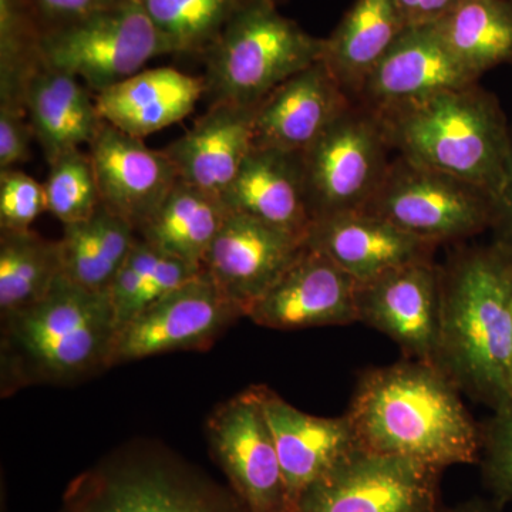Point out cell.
Instances as JSON below:
<instances>
[{
	"instance_id": "22",
	"label": "cell",
	"mask_w": 512,
	"mask_h": 512,
	"mask_svg": "<svg viewBox=\"0 0 512 512\" xmlns=\"http://www.w3.org/2000/svg\"><path fill=\"white\" fill-rule=\"evenodd\" d=\"M222 200L231 212L308 238L312 217L301 154L254 146Z\"/></svg>"
},
{
	"instance_id": "9",
	"label": "cell",
	"mask_w": 512,
	"mask_h": 512,
	"mask_svg": "<svg viewBox=\"0 0 512 512\" xmlns=\"http://www.w3.org/2000/svg\"><path fill=\"white\" fill-rule=\"evenodd\" d=\"M390 153L375 111L353 101L301 154L312 222L365 210L392 163Z\"/></svg>"
},
{
	"instance_id": "37",
	"label": "cell",
	"mask_w": 512,
	"mask_h": 512,
	"mask_svg": "<svg viewBox=\"0 0 512 512\" xmlns=\"http://www.w3.org/2000/svg\"><path fill=\"white\" fill-rule=\"evenodd\" d=\"M43 30L113 8L123 0H28Z\"/></svg>"
},
{
	"instance_id": "11",
	"label": "cell",
	"mask_w": 512,
	"mask_h": 512,
	"mask_svg": "<svg viewBox=\"0 0 512 512\" xmlns=\"http://www.w3.org/2000/svg\"><path fill=\"white\" fill-rule=\"evenodd\" d=\"M241 318L244 311L202 269L117 330L111 366L180 350L210 349Z\"/></svg>"
},
{
	"instance_id": "34",
	"label": "cell",
	"mask_w": 512,
	"mask_h": 512,
	"mask_svg": "<svg viewBox=\"0 0 512 512\" xmlns=\"http://www.w3.org/2000/svg\"><path fill=\"white\" fill-rule=\"evenodd\" d=\"M47 211L45 184L18 168L0 170V229L29 231Z\"/></svg>"
},
{
	"instance_id": "33",
	"label": "cell",
	"mask_w": 512,
	"mask_h": 512,
	"mask_svg": "<svg viewBox=\"0 0 512 512\" xmlns=\"http://www.w3.org/2000/svg\"><path fill=\"white\" fill-rule=\"evenodd\" d=\"M480 466L485 487L501 505L512 504V406L481 424Z\"/></svg>"
},
{
	"instance_id": "28",
	"label": "cell",
	"mask_w": 512,
	"mask_h": 512,
	"mask_svg": "<svg viewBox=\"0 0 512 512\" xmlns=\"http://www.w3.org/2000/svg\"><path fill=\"white\" fill-rule=\"evenodd\" d=\"M434 26L458 62L477 79L512 63L511 0H460Z\"/></svg>"
},
{
	"instance_id": "35",
	"label": "cell",
	"mask_w": 512,
	"mask_h": 512,
	"mask_svg": "<svg viewBox=\"0 0 512 512\" xmlns=\"http://www.w3.org/2000/svg\"><path fill=\"white\" fill-rule=\"evenodd\" d=\"M161 254L144 239L138 238L109 289L117 330L133 319L138 296L146 285L148 276L156 269Z\"/></svg>"
},
{
	"instance_id": "16",
	"label": "cell",
	"mask_w": 512,
	"mask_h": 512,
	"mask_svg": "<svg viewBox=\"0 0 512 512\" xmlns=\"http://www.w3.org/2000/svg\"><path fill=\"white\" fill-rule=\"evenodd\" d=\"M89 154L101 205L137 232L178 183L177 170L164 150L148 148L143 138L128 136L107 123L90 144Z\"/></svg>"
},
{
	"instance_id": "30",
	"label": "cell",
	"mask_w": 512,
	"mask_h": 512,
	"mask_svg": "<svg viewBox=\"0 0 512 512\" xmlns=\"http://www.w3.org/2000/svg\"><path fill=\"white\" fill-rule=\"evenodd\" d=\"M171 55H200L248 0H137Z\"/></svg>"
},
{
	"instance_id": "32",
	"label": "cell",
	"mask_w": 512,
	"mask_h": 512,
	"mask_svg": "<svg viewBox=\"0 0 512 512\" xmlns=\"http://www.w3.org/2000/svg\"><path fill=\"white\" fill-rule=\"evenodd\" d=\"M45 183L47 211L63 225L92 218L101 207L92 157L82 150L67 151L50 161Z\"/></svg>"
},
{
	"instance_id": "23",
	"label": "cell",
	"mask_w": 512,
	"mask_h": 512,
	"mask_svg": "<svg viewBox=\"0 0 512 512\" xmlns=\"http://www.w3.org/2000/svg\"><path fill=\"white\" fill-rule=\"evenodd\" d=\"M204 94L202 77L158 67L141 70L94 100L104 123L128 136L146 138L190 116Z\"/></svg>"
},
{
	"instance_id": "43",
	"label": "cell",
	"mask_w": 512,
	"mask_h": 512,
	"mask_svg": "<svg viewBox=\"0 0 512 512\" xmlns=\"http://www.w3.org/2000/svg\"><path fill=\"white\" fill-rule=\"evenodd\" d=\"M511 2H512V0H511Z\"/></svg>"
},
{
	"instance_id": "2",
	"label": "cell",
	"mask_w": 512,
	"mask_h": 512,
	"mask_svg": "<svg viewBox=\"0 0 512 512\" xmlns=\"http://www.w3.org/2000/svg\"><path fill=\"white\" fill-rule=\"evenodd\" d=\"M440 278L436 366L493 412L512 406V255L494 241L463 248Z\"/></svg>"
},
{
	"instance_id": "25",
	"label": "cell",
	"mask_w": 512,
	"mask_h": 512,
	"mask_svg": "<svg viewBox=\"0 0 512 512\" xmlns=\"http://www.w3.org/2000/svg\"><path fill=\"white\" fill-rule=\"evenodd\" d=\"M406 29L396 0H356L325 39L322 62L353 101Z\"/></svg>"
},
{
	"instance_id": "19",
	"label": "cell",
	"mask_w": 512,
	"mask_h": 512,
	"mask_svg": "<svg viewBox=\"0 0 512 512\" xmlns=\"http://www.w3.org/2000/svg\"><path fill=\"white\" fill-rule=\"evenodd\" d=\"M477 82L448 49L436 26H417L404 29L397 37L357 101L369 109H380Z\"/></svg>"
},
{
	"instance_id": "29",
	"label": "cell",
	"mask_w": 512,
	"mask_h": 512,
	"mask_svg": "<svg viewBox=\"0 0 512 512\" xmlns=\"http://www.w3.org/2000/svg\"><path fill=\"white\" fill-rule=\"evenodd\" d=\"M63 275L59 241L29 231L0 235V318L42 301Z\"/></svg>"
},
{
	"instance_id": "4",
	"label": "cell",
	"mask_w": 512,
	"mask_h": 512,
	"mask_svg": "<svg viewBox=\"0 0 512 512\" xmlns=\"http://www.w3.org/2000/svg\"><path fill=\"white\" fill-rule=\"evenodd\" d=\"M372 110L396 156L477 185L493 198L500 191L512 137L500 104L478 84Z\"/></svg>"
},
{
	"instance_id": "40",
	"label": "cell",
	"mask_w": 512,
	"mask_h": 512,
	"mask_svg": "<svg viewBox=\"0 0 512 512\" xmlns=\"http://www.w3.org/2000/svg\"><path fill=\"white\" fill-rule=\"evenodd\" d=\"M503 505L495 501L485 500V498H471V500L463 501V503L454 505V507L440 510V512H501Z\"/></svg>"
},
{
	"instance_id": "20",
	"label": "cell",
	"mask_w": 512,
	"mask_h": 512,
	"mask_svg": "<svg viewBox=\"0 0 512 512\" xmlns=\"http://www.w3.org/2000/svg\"><path fill=\"white\" fill-rule=\"evenodd\" d=\"M306 244L332 259L359 285L393 269L431 261L437 248L363 211L312 222Z\"/></svg>"
},
{
	"instance_id": "24",
	"label": "cell",
	"mask_w": 512,
	"mask_h": 512,
	"mask_svg": "<svg viewBox=\"0 0 512 512\" xmlns=\"http://www.w3.org/2000/svg\"><path fill=\"white\" fill-rule=\"evenodd\" d=\"M23 100L49 163L67 151L89 147L104 126L96 100L80 80L45 62L29 77Z\"/></svg>"
},
{
	"instance_id": "26",
	"label": "cell",
	"mask_w": 512,
	"mask_h": 512,
	"mask_svg": "<svg viewBox=\"0 0 512 512\" xmlns=\"http://www.w3.org/2000/svg\"><path fill=\"white\" fill-rule=\"evenodd\" d=\"M228 214L221 197L178 180L138 234L161 254L202 269Z\"/></svg>"
},
{
	"instance_id": "13",
	"label": "cell",
	"mask_w": 512,
	"mask_h": 512,
	"mask_svg": "<svg viewBox=\"0 0 512 512\" xmlns=\"http://www.w3.org/2000/svg\"><path fill=\"white\" fill-rule=\"evenodd\" d=\"M440 303V266L414 262L359 285L357 319L392 339L406 359L436 366Z\"/></svg>"
},
{
	"instance_id": "38",
	"label": "cell",
	"mask_w": 512,
	"mask_h": 512,
	"mask_svg": "<svg viewBox=\"0 0 512 512\" xmlns=\"http://www.w3.org/2000/svg\"><path fill=\"white\" fill-rule=\"evenodd\" d=\"M491 229L495 235L494 242L512 255V147L503 185L494 198Z\"/></svg>"
},
{
	"instance_id": "12",
	"label": "cell",
	"mask_w": 512,
	"mask_h": 512,
	"mask_svg": "<svg viewBox=\"0 0 512 512\" xmlns=\"http://www.w3.org/2000/svg\"><path fill=\"white\" fill-rule=\"evenodd\" d=\"M207 437L212 457L249 512H292L255 386L215 407L207 420Z\"/></svg>"
},
{
	"instance_id": "3",
	"label": "cell",
	"mask_w": 512,
	"mask_h": 512,
	"mask_svg": "<svg viewBox=\"0 0 512 512\" xmlns=\"http://www.w3.org/2000/svg\"><path fill=\"white\" fill-rule=\"evenodd\" d=\"M117 325L109 292L60 276L42 301L2 319L3 396L36 384H73L111 367Z\"/></svg>"
},
{
	"instance_id": "6",
	"label": "cell",
	"mask_w": 512,
	"mask_h": 512,
	"mask_svg": "<svg viewBox=\"0 0 512 512\" xmlns=\"http://www.w3.org/2000/svg\"><path fill=\"white\" fill-rule=\"evenodd\" d=\"M325 39L286 18L274 0H248L205 52L204 97L258 106L296 73L320 62Z\"/></svg>"
},
{
	"instance_id": "42",
	"label": "cell",
	"mask_w": 512,
	"mask_h": 512,
	"mask_svg": "<svg viewBox=\"0 0 512 512\" xmlns=\"http://www.w3.org/2000/svg\"><path fill=\"white\" fill-rule=\"evenodd\" d=\"M511 392H512V365H511Z\"/></svg>"
},
{
	"instance_id": "8",
	"label": "cell",
	"mask_w": 512,
	"mask_h": 512,
	"mask_svg": "<svg viewBox=\"0 0 512 512\" xmlns=\"http://www.w3.org/2000/svg\"><path fill=\"white\" fill-rule=\"evenodd\" d=\"M363 212L439 247L490 229L494 198L477 185L396 156Z\"/></svg>"
},
{
	"instance_id": "39",
	"label": "cell",
	"mask_w": 512,
	"mask_h": 512,
	"mask_svg": "<svg viewBox=\"0 0 512 512\" xmlns=\"http://www.w3.org/2000/svg\"><path fill=\"white\" fill-rule=\"evenodd\" d=\"M460 0H396L406 28L436 25Z\"/></svg>"
},
{
	"instance_id": "7",
	"label": "cell",
	"mask_w": 512,
	"mask_h": 512,
	"mask_svg": "<svg viewBox=\"0 0 512 512\" xmlns=\"http://www.w3.org/2000/svg\"><path fill=\"white\" fill-rule=\"evenodd\" d=\"M40 52L47 66L83 80L96 94L140 73L150 60L171 55L137 0L43 30Z\"/></svg>"
},
{
	"instance_id": "31",
	"label": "cell",
	"mask_w": 512,
	"mask_h": 512,
	"mask_svg": "<svg viewBox=\"0 0 512 512\" xmlns=\"http://www.w3.org/2000/svg\"><path fill=\"white\" fill-rule=\"evenodd\" d=\"M42 36L28 0H0V103L25 106L26 83L43 63Z\"/></svg>"
},
{
	"instance_id": "1",
	"label": "cell",
	"mask_w": 512,
	"mask_h": 512,
	"mask_svg": "<svg viewBox=\"0 0 512 512\" xmlns=\"http://www.w3.org/2000/svg\"><path fill=\"white\" fill-rule=\"evenodd\" d=\"M461 394L439 367L404 359L365 370L345 414L360 448L443 471L480 463L481 424Z\"/></svg>"
},
{
	"instance_id": "41",
	"label": "cell",
	"mask_w": 512,
	"mask_h": 512,
	"mask_svg": "<svg viewBox=\"0 0 512 512\" xmlns=\"http://www.w3.org/2000/svg\"><path fill=\"white\" fill-rule=\"evenodd\" d=\"M274 2L276 3V5H279V3L284 2V0H274Z\"/></svg>"
},
{
	"instance_id": "5",
	"label": "cell",
	"mask_w": 512,
	"mask_h": 512,
	"mask_svg": "<svg viewBox=\"0 0 512 512\" xmlns=\"http://www.w3.org/2000/svg\"><path fill=\"white\" fill-rule=\"evenodd\" d=\"M59 512H249L221 487L167 448L131 443L74 478Z\"/></svg>"
},
{
	"instance_id": "21",
	"label": "cell",
	"mask_w": 512,
	"mask_h": 512,
	"mask_svg": "<svg viewBox=\"0 0 512 512\" xmlns=\"http://www.w3.org/2000/svg\"><path fill=\"white\" fill-rule=\"evenodd\" d=\"M258 107L211 104L190 130L164 150L178 180L222 198L254 148Z\"/></svg>"
},
{
	"instance_id": "17",
	"label": "cell",
	"mask_w": 512,
	"mask_h": 512,
	"mask_svg": "<svg viewBox=\"0 0 512 512\" xmlns=\"http://www.w3.org/2000/svg\"><path fill=\"white\" fill-rule=\"evenodd\" d=\"M284 471L291 511L306 488L355 451V431L346 414L312 416L266 386H255Z\"/></svg>"
},
{
	"instance_id": "36",
	"label": "cell",
	"mask_w": 512,
	"mask_h": 512,
	"mask_svg": "<svg viewBox=\"0 0 512 512\" xmlns=\"http://www.w3.org/2000/svg\"><path fill=\"white\" fill-rule=\"evenodd\" d=\"M35 138L23 104L0 103V170L28 163Z\"/></svg>"
},
{
	"instance_id": "14",
	"label": "cell",
	"mask_w": 512,
	"mask_h": 512,
	"mask_svg": "<svg viewBox=\"0 0 512 512\" xmlns=\"http://www.w3.org/2000/svg\"><path fill=\"white\" fill-rule=\"evenodd\" d=\"M357 291L359 284L352 276L306 244L278 281L249 308L247 318L275 330L352 325L359 322Z\"/></svg>"
},
{
	"instance_id": "15",
	"label": "cell",
	"mask_w": 512,
	"mask_h": 512,
	"mask_svg": "<svg viewBox=\"0 0 512 512\" xmlns=\"http://www.w3.org/2000/svg\"><path fill=\"white\" fill-rule=\"evenodd\" d=\"M306 239L229 211L205 256V274L247 313L305 248Z\"/></svg>"
},
{
	"instance_id": "27",
	"label": "cell",
	"mask_w": 512,
	"mask_h": 512,
	"mask_svg": "<svg viewBox=\"0 0 512 512\" xmlns=\"http://www.w3.org/2000/svg\"><path fill=\"white\" fill-rule=\"evenodd\" d=\"M136 229L101 205L92 218L63 225L59 239L64 278L94 292H109L136 245Z\"/></svg>"
},
{
	"instance_id": "10",
	"label": "cell",
	"mask_w": 512,
	"mask_h": 512,
	"mask_svg": "<svg viewBox=\"0 0 512 512\" xmlns=\"http://www.w3.org/2000/svg\"><path fill=\"white\" fill-rule=\"evenodd\" d=\"M440 474L357 447L306 488L292 512H440Z\"/></svg>"
},
{
	"instance_id": "18",
	"label": "cell",
	"mask_w": 512,
	"mask_h": 512,
	"mask_svg": "<svg viewBox=\"0 0 512 512\" xmlns=\"http://www.w3.org/2000/svg\"><path fill=\"white\" fill-rule=\"evenodd\" d=\"M352 103L320 60L286 80L259 104L254 146L302 154Z\"/></svg>"
}]
</instances>
